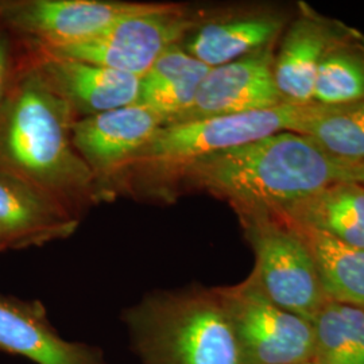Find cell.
Masks as SVG:
<instances>
[{
	"label": "cell",
	"instance_id": "6da1fadb",
	"mask_svg": "<svg viewBox=\"0 0 364 364\" xmlns=\"http://www.w3.org/2000/svg\"><path fill=\"white\" fill-rule=\"evenodd\" d=\"M76 120L70 107L50 91L19 49L0 105V176L80 216L85 207L105 198L72 142Z\"/></svg>",
	"mask_w": 364,
	"mask_h": 364
},
{
	"label": "cell",
	"instance_id": "7a4b0ae2",
	"mask_svg": "<svg viewBox=\"0 0 364 364\" xmlns=\"http://www.w3.org/2000/svg\"><path fill=\"white\" fill-rule=\"evenodd\" d=\"M355 165L329 156L309 135L279 132L203 156L182 173V189L225 200L239 218L281 212L336 182L351 181Z\"/></svg>",
	"mask_w": 364,
	"mask_h": 364
},
{
	"label": "cell",
	"instance_id": "3957f363",
	"mask_svg": "<svg viewBox=\"0 0 364 364\" xmlns=\"http://www.w3.org/2000/svg\"><path fill=\"white\" fill-rule=\"evenodd\" d=\"M341 107L284 103L259 111L164 126L131 158L108 193L109 197L120 192L170 203L177 198L182 173L197 159L279 132L305 134L316 120Z\"/></svg>",
	"mask_w": 364,
	"mask_h": 364
},
{
	"label": "cell",
	"instance_id": "277c9868",
	"mask_svg": "<svg viewBox=\"0 0 364 364\" xmlns=\"http://www.w3.org/2000/svg\"><path fill=\"white\" fill-rule=\"evenodd\" d=\"M122 321L142 364H240L218 287L154 290Z\"/></svg>",
	"mask_w": 364,
	"mask_h": 364
},
{
	"label": "cell",
	"instance_id": "5b68a950",
	"mask_svg": "<svg viewBox=\"0 0 364 364\" xmlns=\"http://www.w3.org/2000/svg\"><path fill=\"white\" fill-rule=\"evenodd\" d=\"M255 255L250 274L275 305L312 323L326 305L312 254L294 224L274 212L239 218Z\"/></svg>",
	"mask_w": 364,
	"mask_h": 364
},
{
	"label": "cell",
	"instance_id": "8992f818",
	"mask_svg": "<svg viewBox=\"0 0 364 364\" xmlns=\"http://www.w3.org/2000/svg\"><path fill=\"white\" fill-rule=\"evenodd\" d=\"M200 15L180 4L156 3L150 10L127 16L85 42L42 48L22 41L48 55L82 61L142 78L164 53L181 45Z\"/></svg>",
	"mask_w": 364,
	"mask_h": 364
},
{
	"label": "cell",
	"instance_id": "52a82bcc",
	"mask_svg": "<svg viewBox=\"0 0 364 364\" xmlns=\"http://www.w3.org/2000/svg\"><path fill=\"white\" fill-rule=\"evenodd\" d=\"M234 332L240 364L311 363L314 332L311 321L275 305L255 279L218 287Z\"/></svg>",
	"mask_w": 364,
	"mask_h": 364
},
{
	"label": "cell",
	"instance_id": "ba28073f",
	"mask_svg": "<svg viewBox=\"0 0 364 364\" xmlns=\"http://www.w3.org/2000/svg\"><path fill=\"white\" fill-rule=\"evenodd\" d=\"M156 3L114 0H9L0 22L15 37L42 48L85 42Z\"/></svg>",
	"mask_w": 364,
	"mask_h": 364
},
{
	"label": "cell",
	"instance_id": "9c48e42d",
	"mask_svg": "<svg viewBox=\"0 0 364 364\" xmlns=\"http://www.w3.org/2000/svg\"><path fill=\"white\" fill-rule=\"evenodd\" d=\"M164 126L166 117L139 103L73 123V146L95 176L105 200L109 198L108 189L119 173Z\"/></svg>",
	"mask_w": 364,
	"mask_h": 364
},
{
	"label": "cell",
	"instance_id": "30bf717a",
	"mask_svg": "<svg viewBox=\"0 0 364 364\" xmlns=\"http://www.w3.org/2000/svg\"><path fill=\"white\" fill-rule=\"evenodd\" d=\"M18 41L25 60L50 91L70 107L77 120L138 103L141 77L48 55L33 49L22 39Z\"/></svg>",
	"mask_w": 364,
	"mask_h": 364
},
{
	"label": "cell",
	"instance_id": "8fae6325",
	"mask_svg": "<svg viewBox=\"0 0 364 364\" xmlns=\"http://www.w3.org/2000/svg\"><path fill=\"white\" fill-rule=\"evenodd\" d=\"M273 49L210 68L197 91L195 103L170 124L259 111L287 103L274 81Z\"/></svg>",
	"mask_w": 364,
	"mask_h": 364
},
{
	"label": "cell",
	"instance_id": "7c38bea8",
	"mask_svg": "<svg viewBox=\"0 0 364 364\" xmlns=\"http://www.w3.org/2000/svg\"><path fill=\"white\" fill-rule=\"evenodd\" d=\"M285 26V15L270 9L201 14L181 48L204 65L216 68L274 48Z\"/></svg>",
	"mask_w": 364,
	"mask_h": 364
},
{
	"label": "cell",
	"instance_id": "4fadbf2b",
	"mask_svg": "<svg viewBox=\"0 0 364 364\" xmlns=\"http://www.w3.org/2000/svg\"><path fill=\"white\" fill-rule=\"evenodd\" d=\"M0 352L34 364H109L102 348L63 338L41 301L1 293Z\"/></svg>",
	"mask_w": 364,
	"mask_h": 364
},
{
	"label": "cell",
	"instance_id": "5bb4252c",
	"mask_svg": "<svg viewBox=\"0 0 364 364\" xmlns=\"http://www.w3.org/2000/svg\"><path fill=\"white\" fill-rule=\"evenodd\" d=\"M80 216L21 182L0 176V237L6 250L38 247L76 232Z\"/></svg>",
	"mask_w": 364,
	"mask_h": 364
},
{
	"label": "cell",
	"instance_id": "9a60e30c",
	"mask_svg": "<svg viewBox=\"0 0 364 364\" xmlns=\"http://www.w3.org/2000/svg\"><path fill=\"white\" fill-rule=\"evenodd\" d=\"M344 28L312 13L299 15L281 36L274 54L273 73L277 90L287 103L313 102L320 64Z\"/></svg>",
	"mask_w": 364,
	"mask_h": 364
},
{
	"label": "cell",
	"instance_id": "2e32d148",
	"mask_svg": "<svg viewBox=\"0 0 364 364\" xmlns=\"http://www.w3.org/2000/svg\"><path fill=\"white\" fill-rule=\"evenodd\" d=\"M278 213L343 245L364 248V186L360 183H332Z\"/></svg>",
	"mask_w": 364,
	"mask_h": 364
},
{
	"label": "cell",
	"instance_id": "e0dca14e",
	"mask_svg": "<svg viewBox=\"0 0 364 364\" xmlns=\"http://www.w3.org/2000/svg\"><path fill=\"white\" fill-rule=\"evenodd\" d=\"M209 66L176 45L164 53L141 78L139 105H146L173 123L195 103L196 95Z\"/></svg>",
	"mask_w": 364,
	"mask_h": 364
},
{
	"label": "cell",
	"instance_id": "ac0fdd59",
	"mask_svg": "<svg viewBox=\"0 0 364 364\" xmlns=\"http://www.w3.org/2000/svg\"><path fill=\"white\" fill-rule=\"evenodd\" d=\"M291 223L312 254L328 299L364 309V248L343 245L329 235Z\"/></svg>",
	"mask_w": 364,
	"mask_h": 364
},
{
	"label": "cell",
	"instance_id": "d6986e66",
	"mask_svg": "<svg viewBox=\"0 0 364 364\" xmlns=\"http://www.w3.org/2000/svg\"><path fill=\"white\" fill-rule=\"evenodd\" d=\"M313 102L341 107L364 102V38L344 28L326 52L314 82Z\"/></svg>",
	"mask_w": 364,
	"mask_h": 364
},
{
	"label": "cell",
	"instance_id": "ffe728a7",
	"mask_svg": "<svg viewBox=\"0 0 364 364\" xmlns=\"http://www.w3.org/2000/svg\"><path fill=\"white\" fill-rule=\"evenodd\" d=\"M313 364H364V309L326 301L312 320Z\"/></svg>",
	"mask_w": 364,
	"mask_h": 364
},
{
	"label": "cell",
	"instance_id": "44dd1931",
	"mask_svg": "<svg viewBox=\"0 0 364 364\" xmlns=\"http://www.w3.org/2000/svg\"><path fill=\"white\" fill-rule=\"evenodd\" d=\"M304 135H309L329 156L350 165L364 162V102L346 105L320 117Z\"/></svg>",
	"mask_w": 364,
	"mask_h": 364
},
{
	"label": "cell",
	"instance_id": "7402d4cb",
	"mask_svg": "<svg viewBox=\"0 0 364 364\" xmlns=\"http://www.w3.org/2000/svg\"><path fill=\"white\" fill-rule=\"evenodd\" d=\"M13 38V33L0 22V105L9 91L18 61V46Z\"/></svg>",
	"mask_w": 364,
	"mask_h": 364
},
{
	"label": "cell",
	"instance_id": "603a6c76",
	"mask_svg": "<svg viewBox=\"0 0 364 364\" xmlns=\"http://www.w3.org/2000/svg\"><path fill=\"white\" fill-rule=\"evenodd\" d=\"M351 182H356V183H360V185H363L364 186V162L353 166Z\"/></svg>",
	"mask_w": 364,
	"mask_h": 364
},
{
	"label": "cell",
	"instance_id": "cb8c5ba5",
	"mask_svg": "<svg viewBox=\"0 0 364 364\" xmlns=\"http://www.w3.org/2000/svg\"><path fill=\"white\" fill-rule=\"evenodd\" d=\"M7 3H9V0H0V14L3 13V10L7 6Z\"/></svg>",
	"mask_w": 364,
	"mask_h": 364
},
{
	"label": "cell",
	"instance_id": "d4e9b609",
	"mask_svg": "<svg viewBox=\"0 0 364 364\" xmlns=\"http://www.w3.org/2000/svg\"><path fill=\"white\" fill-rule=\"evenodd\" d=\"M1 251H7V250H6V246H4L3 240H1V237H0V252H1Z\"/></svg>",
	"mask_w": 364,
	"mask_h": 364
},
{
	"label": "cell",
	"instance_id": "484cf974",
	"mask_svg": "<svg viewBox=\"0 0 364 364\" xmlns=\"http://www.w3.org/2000/svg\"><path fill=\"white\" fill-rule=\"evenodd\" d=\"M305 364H313V363H305Z\"/></svg>",
	"mask_w": 364,
	"mask_h": 364
}]
</instances>
